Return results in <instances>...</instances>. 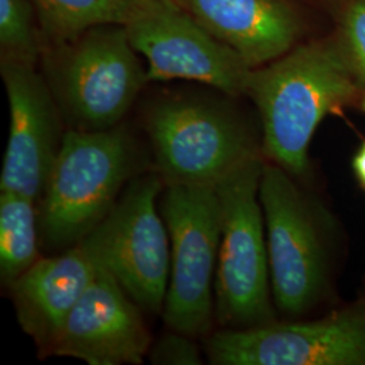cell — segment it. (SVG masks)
Masks as SVG:
<instances>
[{"instance_id": "1", "label": "cell", "mask_w": 365, "mask_h": 365, "mask_svg": "<svg viewBox=\"0 0 365 365\" xmlns=\"http://www.w3.org/2000/svg\"><path fill=\"white\" fill-rule=\"evenodd\" d=\"M359 90L341 46L303 45L253 68L245 93L260 113L262 155L297 180H307L315 131Z\"/></svg>"}, {"instance_id": "2", "label": "cell", "mask_w": 365, "mask_h": 365, "mask_svg": "<svg viewBox=\"0 0 365 365\" xmlns=\"http://www.w3.org/2000/svg\"><path fill=\"white\" fill-rule=\"evenodd\" d=\"M141 156L125 126L107 130L66 129L38 205L39 238L51 250L78 245L105 220L131 179Z\"/></svg>"}, {"instance_id": "3", "label": "cell", "mask_w": 365, "mask_h": 365, "mask_svg": "<svg viewBox=\"0 0 365 365\" xmlns=\"http://www.w3.org/2000/svg\"><path fill=\"white\" fill-rule=\"evenodd\" d=\"M262 157L242 163L215 185L221 240L214 284L221 329H252L276 321L265 222L260 202Z\"/></svg>"}, {"instance_id": "4", "label": "cell", "mask_w": 365, "mask_h": 365, "mask_svg": "<svg viewBox=\"0 0 365 365\" xmlns=\"http://www.w3.org/2000/svg\"><path fill=\"white\" fill-rule=\"evenodd\" d=\"M297 182L277 164L264 163L259 195L272 298L289 317L309 313L321 302L330 268V215Z\"/></svg>"}, {"instance_id": "5", "label": "cell", "mask_w": 365, "mask_h": 365, "mask_svg": "<svg viewBox=\"0 0 365 365\" xmlns=\"http://www.w3.org/2000/svg\"><path fill=\"white\" fill-rule=\"evenodd\" d=\"M122 25L93 27L57 45L46 81L68 129L107 130L119 125L149 81Z\"/></svg>"}, {"instance_id": "6", "label": "cell", "mask_w": 365, "mask_h": 365, "mask_svg": "<svg viewBox=\"0 0 365 365\" xmlns=\"http://www.w3.org/2000/svg\"><path fill=\"white\" fill-rule=\"evenodd\" d=\"M165 182L156 170L135 175L81 244L144 313L163 314L170 283V233L157 202Z\"/></svg>"}, {"instance_id": "7", "label": "cell", "mask_w": 365, "mask_h": 365, "mask_svg": "<svg viewBox=\"0 0 365 365\" xmlns=\"http://www.w3.org/2000/svg\"><path fill=\"white\" fill-rule=\"evenodd\" d=\"M155 168L165 185L215 187L232 170L261 156L245 123L227 106L196 98H170L146 117Z\"/></svg>"}, {"instance_id": "8", "label": "cell", "mask_w": 365, "mask_h": 365, "mask_svg": "<svg viewBox=\"0 0 365 365\" xmlns=\"http://www.w3.org/2000/svg\"><path fill=\"white\" fill-rule=\"evenodd\" d=\"M160 211L170 241V283L163 317L170 330L207 336L215 319L214 284L221 209L212 185H165Z\"/></svg>"}, {"instance_id": "9", "label": "cell", "mask_w": 365, "mask_h": 365, "mask_svg": "<svg viewBox=\"0 0 365 365\" xmlns=\"http://www.w3.org/2000/svg\"><path fill=\"white\" fill-rule=\"evenodd\" d=\"M123 27L149 81L190 80L237 96L253 68L173 0H134Z\"/></svg>"}, {"instance_id": "10", "label": "cell", "mask_w": 365, "mask_h": 365, "mask_svg": "<svg viewBox=\"0 0 365 365\" xmlns=\"http://www.w3.org/2000/svg\"><path fill=\"white\" fill-rule=\"evenodd\" d=\"M206 353L214 365H365V297L317 321L221 329Z\"/></svg>"}, {"instance_id": "11", "label": "cell", "mask_w": 365, "mask_h": 365, "mask_svg": "<svg viewBox=\"0 0 365 365\" xmlns=\"http://www.w3.org/2000/svg\"><path fill=\"white\" fill-rule=\"evenodd\" d=\"M0 71L10 106L0 191L27 196L39 205L64 143V117L36 66L1 57Z\"/></svg>"}, {"instance_id": "12", "label": "cell", "mask_w": 365, "mask_h": 365, "mask_svg": "<svg viewBox=\"0 0 365 365\" xmlns=\"http://www.w3.org/2000/svg\"><path fill=\"white\" fill-rule=\"evenodd\" d=\"M143 313L115 277L99 267L58 331L49 356L90 365L141 364L152 346Z\"/></svg>"}, {"instance_id": "13", "label": "cell", "mask_w": 365, "mask_h": 365, "mask_svg": "<svg viewBox=\"0 0 365 365\" xmlns=\"http://www.w3.org/2000/svg\"><path fill=\"white\" fill-rule=\"evenodd\" d=\"M99 262L78 244L60 255L39 257L10 287L16 321L48 357L72 309L90 287Z\"/></svg>"}, {"instance_id": "14", "label": "cell", "mask_w": 365, "mask_h": 365, "mask_svg": "<svg viewBox=\"0 0 365 365\" xmlns=\"http://www.w3.org/2000/svg\"><path fill=\"white\" fill-rule=\"evenodd\" d=\"M250 68L289 52L299 19L286 0H173Z\"/></svg>"}, {"instance_id": "15", "label": "cell", "mask_w": 365, "mask_h": 365, "mask_svg": "<svg viewBox=\"0 0 365 365\" xmlns=\"http://www.w3.org/2000/svg\"><path fill=\"white\" fill-rule=\"evenodd\" d=\"M0 192V279L9 288L41 257L38 203L21 194Z\"/></svg>"}, {"instance_id": "16", "label": "cell", "mask_w": 365, "mask_h": 365, "mask_svg": "<svg viewBox=\"0 0 365 365\" xmlns=\"http://www.w3.org/2000/svg\"><path fill=\"white\" fill-rule=\"evenodd\" d=\"M39 25L56 45L93 27L125 25L134 0H31Z\"/></svg>"}, {"instance_id": "17", "label": "cell", "mask_w": 365, "mask_h": 365, "mask_svg": "<svg viewBox=\"0 0 365 365\" xmlns=\"http://www.w3.org/2000/svg\"><path fill=\"white\" fill-rule=\"evenodd\" d=\"M31 0H0L1 57L36 66L39 42Z\"/></svg>"}, {"instance_id": "18", "label": "cell", "mask_w": 365, "mask_h": 365, "mask_svg": "<svg viewBox=\"0 0 365 365\" xmlns=\"http://www.w3.org/2000/svg\"><path fill=\"white\" fill-rule=\"evenodd\" d=\"M360 90L365 91V0H354L345 14L342 45Z\"/></svg>"}, {"instance_id": "19", "label": "cell", "mask_w": 365, "mask_h": 365, "mask_svg": "<svg viewBox=\"0 0 365 365\" xmlns=\"http://www.w3.org/2000/svg\"><path fill=\"white\" fill-rule=\"evenodd\" d=\"M152 364L199 365L202 356L192 337L170 330L150 346Z\"/></svg>"}, {"instance_id": "20", "label": "cell", "mask_w": 365, "mask_h": 365, "mask_svg": "<svg viewBox=\"0 0 365 365\" xmlns=\"http://www.w3.org/2000/svg\"><path fill=\"white\" fill-rule=\"evenodd\" d=\"M352 167L357 182H360V185L365 190V141L360 145V148L353 157Z\"/></svg>"}, {"instance_id": "21", "label": "cell", "mask_w": 365, "mask_h": 365, "mask_svg": "<svg viewBox=\"0 0 365 365\" xmlns=\"http://www.w3.org/2000/svg\"><path fill=\"white\" fill-rule=\"evenodd\" d=\"M360 106H361V110L365 113V91L363 92V95L360 98Z\"/></svg>"}]
</instances>
